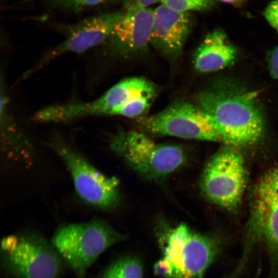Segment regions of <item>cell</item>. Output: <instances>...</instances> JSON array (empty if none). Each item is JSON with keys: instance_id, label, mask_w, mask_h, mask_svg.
Here are the masks:
<instances>
[{"instance_id": "6", "label": "cell", "mask_w": 278, "mask_h": 278, "mask_svg": "<svg viewBox=\"0 0 278 278\" xmlns=\"http://www.w3.org/2000/svg\"><path fill=\"white\" fill-rule=\"evenodd\" d=\"M51 146L69 171L75 189L83 201L101 210L118 204L119 182L116 178L103 175L57 136L53 138Z\"/></svg>"}, {"instance_id": "18", "label": "cell", "mask_w": 278, "mask_h": 278, "mask_svg": "<svg viewBox=\"0 0 278 278\" xmlns=\"http://www.w3.org/2000/svg\"><path fill=\"white\" fill-rule=\"evenodd\" d=\"M47 6L62 11L78 13L98 6L106 0H40Z\"/></svg>"}, {"instance_id": "14", "label": "cell", "mask_w": 278, "mask_h": 278, "mask_svg": "<svg viewBox=\"0 0 278 278\" xmlns=\"http://www.w3.org/2000/svg\"><path fill=\"white\" fill-rule=\"evenodd\" d=\"M236 55L237 50L229 42L225 33L218 29L207 34L197 48L194 67L201 73L217 71L232 64Z\"/></svg>"}, {"instance_id": "3", "label": "cell", "mask_w": 278, "mask_h": 278, "mask_svg": "<svg viewBox=\"0 0 278 278\" xmlns=\"http://www.w3.org/2000/svg\"><path fill=\"white\" fill-rule=\"evenodd\" d=\"M162 258L170 265L171 278H202L221 247L215 238L181 223L160 239Z\"/></svg>"}, {"instance_id": "2", "label": "cell", "mask_w": 278, "mask_h": 278, "mask_svg": "<svg viewBox=\"0 0 278 278\" xmlns=\"http://www.w3.org/2000/svg\"><path fill=\"white\" fill-rule=\"evenodd\" d=\"M124 239L106 222L95 219L61 225L51 242L79 278H83L86 270L103 252Z\"/></svg>"}, {"instance_id": "9", "label": "cell", "mask_w": 278, "mask_h": 278, "mask_svg": "<svg viewBox=\"0 0 278 278\" xmlns=\"http://www.w3.org/2000/svg\"><path fill=\"white\" fill-rule=\"evenodd\" d=\"M18 237L13 247L5 251L9 271L18 278H58L62 268L60 255L41 236L33 233Z\"/></svg>"}, {"instance_id": "22", "label": "cell", "mask_w": 278, "mask_h": 278, "mask_svg": "<svg viewBox=\"0 0 278 278\" xmlns=\"http://www.w3.org/2000/svg\"><path fill=\"white\" fill-rule=\"evenodd\" d=\"M270 67L273 77L278 80V46L271 54L270 59Z\"/></svg>"}, {"instance_id": "23", "label": "cell", "mask_w": 278, "mask_h": 278, "mask_svg": "<svg viewBox=\"0 0 278 278\" xmlns=\"http://www.w3.org/2000/svg\"><path fill=\"white\" fill-rule=\"evenodd\" d=\"M222 2L231 4L236 7H240L242 6L245 2V0H217Z\"/></svg>"}, {"instance_id": "16", "label": "cell", "mask_w": 278, "mask_h": 278, "mask_svg": "<svg viewBox=\"0 0 278 278\" xmlns=\"http://www.w3.org/2000/svg\"><path fill=\"white\" fill-rule=\"evenodd\" d=\"M143 268L140 260L129 256L120 257L111 264L101 278H142Z\"/></svg>"}, {"instance_id": "7", "label": "cell", "mask_w": 278, "mask_h": 278, "mask_svg": "<svg viewBox=\"0 0 278 278\" xmlns=\"http://www.w3.org/2000/svg\"><path fill=\"white\" fill-rule=\"evenodd\" d=\"M246 185L243 159L234 149L227 147L215 154L204 169L201 187L206 197L228 210L239 204Z\"/></svg>"}, {"instance_id": "19", "label": "cell", "mask_w": 278, "mask_h": 278, "mask_svg": "<svg viewBox=\"0 0 278 278\" xmlns=\"http://www.w3.org/2000/svg\"><path fill=\"white\" fill-rule=\"evenodd\" d=\"M171 9L179 12L205 10L210 7L212 0H160Z\"/></svg>"}, {"instance_id": "15", "label": "cell", "mask_w": 278, "mask_h": 278, "mask_svg": "<svg viewBox=\"0 0 278 278\" xmlns=\"http://www.w3.org/2000/svg\"><path fill=\"white\" fill-rule=\"evenodd\" d=\"M157 93L155 85L142 77H130L116 83L102 96L93 100L98 115H114L115 112L132 99Z\"/></svg>"}, {"instance_id": "4", "label": "cell", "mask_w": 278, "mask_h": 278, "mask_svg": "<svg viewBox=\"0 0 278 278\" xmlns=\"http://www.w3.org/2000/svg\"><path fill=\"white\" fill-rule=\"evenodd\" d=\"M110 146L134 170L149 179L166 176L185 160L181 147L157 144L135 131L118 132L111 138Z\"/></svg>"}, {"instance_id": "5", "label": "cell", "mask_w": 278, "mask_h": 278, "mask_svg": "<svg viewBox=\"0 0 278 278\" xmlns=\"http://www.w3.org/2000/svg\"><path fill=\"white\" fill-rule=\"evenodd\" d=\"M260 239L266 245L272 268L278 273V167L267 171L254 188L242 265L254 244Z\"/></svg>"}, {"instance_id": "10", "label": "cell", "mask_w": 278, "mask_h": 278, "mask_svg": "<svg viewBox=\"0 0 278 278\" xmlns=\"http://www.w3.org/2000/svg\"><path fill=\"white\" fill-rule=\"evenodd\" d=\"M124 11L106 12L84 19L67 27L66 37L47 51L37 64L27 71V77L58 57L67 53L81 54L102 45L121 19Z\"/></svg>"}, {"instance_id": "1", "label": "cell", "mask_w": 278, "mask_h": 278, "mask_svg": "<svg viewBox=\"0 0 278 278\" xmlns=\"http://www.w3.org/2000/svg\"><path fill=\"white\" fill-rule=\"evenodd\" d=\"M258 93L226 81L214 82L196 96V106L232 146L255 144L263 136L265 121Z\"/></svg>"}, {"instance_id": "17", "label": "cell", "mask_w": 278, "mask_h": 278, "mask_svg": "<svg viewBox=\"0 0 278 278\" xmlns=\"http://www.w3.org/2000/svg\"><path fill=\"white\" fill-rule=\"evenodd\" d=\"M156 93L145 94L136 97L118 109L114 115L127 117H138L146 112L150 107Z\"/></svg>"}, {"instance_id": "12", "label": "cell", "mask_w": 278, "mask_h": 278, "mask_svg": "<svg viewBox=\"0 0 278 278\" xmlns=\"http://www.w3.org/2000/svg\"><path fill=\"white\" fill-rule=\"evenodd\" d=\"M189 12H179L161 4L154 10L150 43L166 57L176 59L181 54L189 33Z\"/></svg>"}, {"instance_id": "13", "label": "cell", "mask_w": 278, "mask_h": 278, "mask_svg": "<svg viewBox=\"0 0 278 278\" xmlns=\"http://www.w3.org/2000/svg\"><path fill=\"white\" fill-rule=\"evenodd\" d=\"M1 84V146L8 157L29 164L34 156V148L11 113L9 98L2 80Z\"/></svg>"}, {"instance_id": "8", "label": "cell", "mask_w": 278, "mask_h": 278, "mask_svg": "<svg viewBox=\"0 0 278 278\" xmlns=\"http://www.w3.org/2000/svg\"><path fill=\"white\" fill-rule=\"evenodd\" d=\"M146 131L184 138L221 142V138L200 109L191 103L178 101L153 115L140 118Z\"/></svg>"}, {"instance_id": "21", "label": "cell", "mask_w": 278, "mask_h": 278, "mask_svg": "<svg viewBox=\"0 0 278 278\" xmlns=\"http://www.w3.org/2000/svg\"><path fill=\"white\" fill-rule=\"evenodd\" d=\"M158 1L160 0H123L126 10L135 8H147Z\"/></svg>"}, {"instance_id": "11", "label": "cell", "mask_w": 278, "mask_h": 278, "mask_svg": "<svg viewBox=\"0 0 278 278\" xmlns=\"http://www.w3.org/2000/svg\"><path fill=\"white\" fill-rule=\"evenodd\" d=\"M153 20L151 8L127 9L103 44L105 51L127 55L144 50L150 43Z\"/></svg>"}, {"instance_id": "20", "label": "cell", "mask_w": 278, "mask_h": 278, "mask_svg": "<svg viewBox=\"0 0 278 278\" xmlns=\"http://www.w3.org/2000/svg\"><path fill=\"white\" fill-rule=\"evenodd\" d=\"M264 15L269 23L278 32V0L272 1L266 8Z\"/></svg>"}]
</instances>
